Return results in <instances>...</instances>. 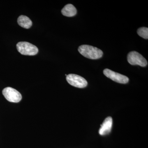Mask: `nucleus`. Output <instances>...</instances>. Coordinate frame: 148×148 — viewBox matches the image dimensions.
I'll return each instance as SVG.
<instances>
[{"instance_id": "obj_2", "label": "nucleus", "mask_w": 148, "mask_h": 148, "mask_svg": "<svg viewBox=\"0 0 148 148\" xmlns=\"http://www.w3.org/2000/svg\"><path fill=\"white\" fill-rule=\"evenodd\" d=\"M16 49L22 55H36L38 52L36 46L27 42H20L16 45Z\"/></svg>"}, {"instance_id": "obj_7", "label": "nucleus", "mask_w": 148, "mask_h": 148, "mask_svg": "<svg viewBox=\"0 0 148 148\" xmlns=\"http://www.w3.org/2000/svg\"><path fill=\"white\" fill-rule=\"evenodd\" d=\"M112 123V119L111 117L109 116L106 118L99 129V134L101 135H105L109 134L111 132Z\"/></svg>"}, {"instance_id": "obj_1", "label": "nucleus", "mask_w": 148, "mask_h": 148, "mask_svg": "<svg viewBox=\"0 0 148 148\" xmlns=\"http://www.w3.org/2000/svg\"><path fill=\"white\" fill-rule=\"evenodd\" d=\"M78 51L84 57L91 59H99L103 54V51L98 48L86 45L79 46Z\"/></svg>"}, {"instance_id": "obj_3", "label": "nucleus", "mask_w": 148, "mask_h": 148, "mask_svg": "<svg viewBox=\"0 0 148 148\" xmlns=\"http://www.w3.org/2000/svg\"><path fill=\"white\" fill-rule=\"evenodd\" d=\"M127 61L132 65H139L142 67H145L147 65V60L140 53L136 51L130 52L127 55Z\"/></svg>"}, {"instance_id": "obj_8", "label": "nucleus", "mask_w": 148, "mask_h": 148, "mask_svg": "<svg viewBox=\"0 0 148 148\" xmlns=\"http://www.w3.org/2000/svg\"><path fill=\"white\" fill-rule=\"evenodd\" d=\"M77 12L76 8L71 4L66 5L61 10V13L63 15L68 17H72L75 16Z\"/></svg>"}, {"instance_id": "obj_5", "label": "nucleus", "mask_w": 148, "mask_h": 148, "mask_svg": "<svg viewBox=\"0 0 148 148\" xmlns=\"http://www.w3.org/2000/svg\"><path fill=\"white\" fill-rule=\"evenodd\" d=\"M66 80L69 84L79 88L86 87L88 84L87 81L84 78L76 74H69L66 76Z\"/></svg>"}, {"instance_id": "obj_6", "label": "nucleus", "mask_w": 148, "mask_h": 148, "mask_svg": "<svg viewBox=\"0 0 148 148\" xmlns=\"http://www.w3.org/2000/svg\"><path fill=\"white\" fill-rule=\"evenodd\" d=\"M103 73L107 77L119 83L126 84L129 81V79L127 77L109 69H105L103 71Z\"/></svg>"}, {"instance_id": "obj_10", "label": "nucleus", "mask_w": 148, "mask_h": 148, "mask_svg": "<svg viewBox=\"0 0 148 148\" xmlns=\"http://www.w3.org/2000/svg\"><path fill=\"white\" fill-rule=\"evenodd\" d=\"M138 34L143 38L148 39V29L147 27H141L139 28L137 31Z\"/></svg>"}, {"instance_id": "obj_4", "label": "nucleus", "mask_w": 148, "mask_h": 148, "mask_svg": "<svg viewBox=\"0 0 148 148\" xmlns=\"http://www.w3.org/2000/svg\"><path fill=\"white\" fill-rule=\"evenodd\" d=\"M2 93L7 100L12 103H18L22 99L21 93L12 87L5 88L3 90Z\"/></svg>"}, {"instance_id": "obj_9", "label": "nucleus", "mask_w": 148, "mask_h": 148, "mask_svg": "<svg viewBox=\"0 0 148 148\" xmlns=\"http://www.w3.org/2000/svg\"><path fill=\"white\" fill-rule=\"evenodd\" d=\"M17 22L19 26L25 29H28L31 28L32 25V20L24 15H21L17 19Z\"/></svg>"}]
</instances>
